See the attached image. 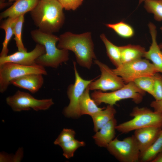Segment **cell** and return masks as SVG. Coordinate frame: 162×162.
I'll use <instances>...</instances> for the list:
<instances>
[{
	"mask_svg": "<svg viewBox=\"0 0 162 162\" xmlns=\"http://www.w3.org/2000/svg\"><path fill=\"white\" fill-rule=\"evenodd\" d=\"M117 123V120L114 118L96 132L93 138L96 145L100 147L106 148L114 139Z\"/></svg>",
	"mask_w": 162,
	"mask_h": 162,
	"instance_id": "17",
	"label": "cell"
},
{
	"mask_svg": "<svg viewBox=\"0 0 162 162\" xmlns=\"http://www.w3.org/2000/svg\"><path fill=\"white\" fill-rule=\"evenodd\" d=\"M7 104L13 111H28L31 109L38 111L49 109L54 104L52 99H38L29 93L18 90L13 95L7 97Z\"/></svg>",
	"mask_w": 162,
	"mask_h": 162,
	"instance_id": "9",
	"label": "cell"
},
{
	"mask_svg": "<svg viewBox=\"0 0 162 162\" xmlns=\"http://www.w3.org/2000/svg\"><path fill=\"white\" fill-rule=\"evenodd\" d=\"M112 70L122 78L125 84L133 82L135 79L141 77L152 76L158 72L153 64L149 60L142 58L122 64Z\"/></svg>",
	"mask_w": 162,
	"mask_h": 162,
	"instance_id": "7",
	"label": "cell"
},
{
	"mask_svg": "<svg viewBox=\"0 0 162 162\" xmlns=\"http://www.w3.org/2000/svg\"><path fill=\"white\" fill-rule=\"evenodd\" d=\"M46 53L44 46L37 44L31 52L18 51L11 55L0 57V65L7 62H11L25 66H32L36 64V59Z\"/></svg>",
	"mask_w": 162,
	"mask_h": 162,
	"instance_id": "12",
	"label": "cell"
},
{
	"mask_svg": "<svg viewBox=\"0 0 162 162\" xmlns=\"http://www.w3.org/2000/svg\"><path fill=\"white\" fill-rule=\"evenodd\" d=\"M130 116L133 118L117 125L116 129L122 133H127L141 128L156 127L162 128V114L146 107L136 106Z\"/></svg>",
	"mask_w": 162,
	"mask_h": 162,
	"instance_id": "4",
	"label": "cell"
},
{
	"mask_svg": "<svg viewBox=\"0 0 162 162\" xmlns=\"http://www.w3.org/2000/svg\"><path fill=\"white\" fill-rule=\"evenodd\" d=\"M75 132L73 129L64 128L54 142V144L59 145L74 139Z\"/></svg>",
	"mask_w": 162,
	"mask_h": 162,
	"instance_id": "30",
	"label": "cell"
},
{
	"mask_svg": "<svg viewBox=\"0 0 162 162\" xmlns=\"http://www.w3.org/2000/svg\"><path fill=\"white\" fill-rule=\"evenodd\" d=\"M133 82L140 88L153 96L154 82L153 76L141 77Z\"/></svg>",
	"mask_w": 162,
	"mask_h": 162,
	"instance_id": "28",
	"label": "cell"
},
{
	"mask_svg": "<svg viewBox=\"0 0 162 162\" xmlns=\"http://www.w3.org/2000/svg\"><path fill=\"white\" fill-rule=\"evenodd\" d=\"M148 27L152 39V43L149 50L146 51L144 57L151 61L158 72L162 74V51L157 41V30L153 23H149Z\"/></svg>",
	"mask_w": 162,
	"mask_h": 162,
	"instance_id": "13",
	"label": "cell"
},
{
	"mask_svg": "<svg viewBox=\"0 0 162 162\" xmlns=\"http://www.w3.org/2000/svg\"><path fill=\"white\" fill-rule=\"evenodd\" d=\"M85 145V143L84 141H80L74 139L59 146L62 149L63 155L66 158L69 159L74 156L75 152L78 148Z\"/></svg>",
	"mask_w": 162,
	"mask_h": 162,
	"instance_id": "27",
	"label": "cell"
},
{
	"mask_svg": "<svg viewBox=\"0 0 162 162\" xmlns=\"http://www.w3.org/2000/svg\"><path fill=\"white\" fill-rule=\"evenodd\" d=\"M105 25L107 27L112 29L122 38H129L134 35V31L133 28L123 21L115 23L106 24Z\"/></svg>",
	"mask_w": 162,
	"mask_h": 162,
	"instance_id": "24",
	"label": "cell"
},
{
	"mask_svg": "<svg viewBox=\"0 0 162 162\" xmlns=\"http://www.w3.org/2000/svg\"><path fill=\"white\" fill-rule=\"evenodd\" d=\"M22 14L17 17L13 24L14 35L18 51L21 52H27V49L23 45L22 39V31L23 25L24 21V16Z\"/></svg>",
	"mask_w": 162,
	"mask_h": 162,
	"instance_id": "25",
	"label": "cell"
},
{
	"mask_svg": "<svg viewBox=\"0 0 162 162\" xmlns=\"http://www.w3.org/2000/svg\"><path fill=\"white\" fill-rule=\"evenodd\" d=\"M63 9L58 0H39L30 14L39 29L53 34L58 31L64 23Z\"/></svg>",
	"mask_w": 162,
	"mask_h": 162,
	"instance_id": "1",
	"label": "cell"
},
{
	"mask_svg": "<svg viewBox=\"0 0 162 162\" xmlns=\"http://www.w3.org/2000/svg\"><path fill=\"white\" fill-rule=\"evenodd\" d=\"M153 76L154 82L152 96L155 100H160L162 99V75L157 72Z\"/></svg>",
	"mask_w": 162,
	"mask_h": 162,
	"instance_id": "29",
	"label": "cell"
},
{
	"mask_svg": "<svg viewBox=\"0 0 162 162\" xmlns=\"http://www.w3.org/2000/svg\"><path fill=\"white\" fill-rule=\"evenodd\" d=\"M116 112L113 106L108 104L104 109L91 116L94 123V131L97 132L114 118Z\"/></svg>",
	"mask_w": 162,
	"mask_h": 162,
	"instance_id": "20",
	"label": "cell"
},
{
	"mask_svg": "<svg viewBox=\"0 0 162 162\" xmlns=\"http://www.w3.org/2000/svg\"><path fill=\"white\" fill-rule=\"evenodd\" d=\"M64 9L75 10L82 4L83 0H58Z\"/></svg>",
	"mask_w": 162,
	"mask_h": 162,
	"instance_id": "31",
	"label": "cell"
},
{
	"mask_svg": "<svg viewBox=\"0 0 162 162\" xmlns=\"http://www.w3.org/2000/svg\"><path fill=\"white\" fill-rule=\"evenodd\" d=\"M144 7L148 13L153 14L155 20L162 21V0H146Z\"/></svg>",
	"mask_w": 162,
	"mask_h": 162,
	"instance_id": "26",
	"label": "cell"
},
{
	"mask_svg": "<svg viewBox=\"0 0 162 162\" xmlns=\"http://www.w3.org/2000/svg\"><path fill=\"white\" fill-rule=\"evenodd\" d=\"M100 38L105 46L107 55L110 61L116 68L118 67L122 64L119 46L112 43L104 33L100 34Z\"/></svg>",
	"mask_w": 162,
	"mask_h": 162,
	"instance_id": "22",
	"label": "cell"
},
{
	"mask_svg": "<svg viewBox=\"0 0 162 162\" xmlns=\"http://www.w3.org/2000/svg\"><path fill=\"white\" fill-rule=\"evenodd\" d=\"M145 93L133 82H131L111 92L95 90L91 94V97L98 106L102 103L113 106L118 101L128 99H131L135 103L139 104L142 101Z\"/></svg>",
	"mask_w": 162,
	"mask_h": 162,
	"instance_id": "5",
	"label": "cell"
},
{
	"mask_svg": "<svg viewBox=\"0 0 162 162\" xmlns=\"http://www.w3.org/2000/svg\"><path fill=\"white\" fill-rule=\"evenodd\" d=\"M106 148L110 153L120 162L140 161V152L133 135L122 140L116 137Z\"/></svg>",
	"mask_w": 162,
	"mask_h": 162,
	"instance_id": "8",
	"label": "cell"
},
{
	"mask_svg": "<svg viewBox=\"0 0 162 162\" xmlns=\"http://www.w3.org/2000/svg\"><path fill=\"white\" fill-rule=\"evenodd\" d=\"M16 0H8V2L9 3H11L13 2H14Z\"/></svg>",
	"mask_w": 162,
	"mask_h": 162,
	"instance_id": "37",
	"label": "cell"
},
{
	"mask_svg": "<svg viewBox=\"0 0 162 162\" xmlns=\"http://www.w3.org/2000/svg\"><path fill=\"white\" fill-rule=\"evenodd\" d=\"M73 65L75 82L74 84L70 85L68 88L67 93L70 103L68 106L64 108L63 112L67 117L77 118L81 116L79 106L80 99L86 88L95 79L90 80L83 79L77 71L75 62H73Z\"/></svg>",
	"mask_w": 162,
	"mask_h": 162,
	"instance_id": "10",
	"label": "cell"
},
{
	"mask_svg": "<svg viewBox=\"0 0 162 162\" xmlns=\"http://www.w3.org/2000/svg\"><path fill=\"white\" fill-rule=\"evenodd\" d=\"M6 0H0V9H2L4 8L6 5V3H5V2Z\"/></svg>",
	"mask_w": 162,
	"mask_h": 162,
	"instance_id": "34",
	"label": "cell"
},
{
	"mask_svg": "<svg viewBox=\"0 0 162 162\" xmlns=\"http://www.w3.org/2000/svg\"><path fill=\"white\" fill-rule=\"evenodd\" d=\"M119 47L122 64L141 58L146 52L145 48L140 45L129 44Z\"/></svg>",
	"mask_w": 162,
	"mask_h": 162,
	"instance_id": "18",
	"label": "cell"
},
{
	"mask_svg": "<svg viewBox=\"0 0 162 162\" xmlns=\"http://www.w3.org/2000/svg\"><path fill=\"white\" fill-rule=\"evenodd\" d=\"M150 106L154 109V111L162 114V99L152 101Z\"/></svg>",
	"mask_w": 162,
	"mask_h": 162,
	"instance_id": "32",
	"label": "cell"
},
{
	"mask_svg": "<svg viewBox=\"0 0 162 162\" xmlns=\"http://www.w3.org/2000/svg\"><path fill=\"white\" fill-rule=\"evenodd\" d=\"M43 75L36 74L25 75L12 80L10 84L28 90L32 93H35L39 90L44 84Z\"/></svg>",
	"mask_w": 162,
	"mask_h": 162,
	"instance_id": "15",
	"label": "cell"
},
{
	"mask_svg": "<svg viewBox=\"0 0 162 162\" xmlns=\"http://www.w3.org/2000/svg\"><path fill=\"white\" fill-rule=\"evenodd\" d=\"M94 62L99 68L101 75L99 78L90 83L88 87L89 90L113 91L121 88L125 85L122 78L116 74L112 69L97 59L94 60Z\"/></svg>",
	"mask_w": 162,
	"mask_h": 162,
	"instance_id": "11",
	"label": "cell"
},
{
	"mask_svg": "<svg viewBox=\"0 0 162 162\" xmlns=\"http://www.w3.org/2000/svg\"><path fill=\"white\" fill-rule=\"evenodd\" d=\"M59 38L57 46L58 48L71 51L80 66L88 69L91 68L93 59H96L91 32L77 34L66 32Z\"/></svg>",
	"mask_w": 162,
	"mask_h": 162,
	"instance_id": "2",
	"label": "cell"
},
{
	"mask_svg": "<svg viewBox=\"0 0 162 162\" xmlns=\"http://www.w3.org/2000/svg\"><path fill=\"white\" fill-rule=\"evenodd\" d=\"M16 18H7L2 22L0 24V28L4 30L5 31V36L2 43L0 57H4L8 56L9 52L8 45L12 35H14L13 24Z\"/></svg>",
	"mask_w": 162,
	"mask_h": 162,
	"instance_id": "23",
	"label": "cell"
},
{
	"mask_svg": "<svg viewBox=\"0 0 162 162\" xmlns=\"http://www.w3.org/2000/svg\"><path fill=\"white\" fill-rule=\"evenodd\" d=\"M89 90L87 87L81 96L79 102V110L80 115H88L92 116L105 108H100L91 98Z\"/></svg>",
	"mask_w": 162,
	"mask_h": 162,
	"instance_id": "19",
	"label": "cell"
},
{
	"mask_svg": "<svg viewBox=\"0 0 162 162\" xmlns=\"http://www.w3.org/2000/svg\"><path fill=\"white\" fill-rule=\"evenodd\" d=\"M162 152V128L155 141L147 149L140 153V161L151 162L160 152Z\"/></svg>",
	"mask_w": 162,
	"mask_h": 162,
	"instance_id": "21",
	"label": "cell"
},
{
	"mask_svg": "<svg viewBox=\"0 0 162 162\" xmlns=\"http://www.w3.org/2000/svg\"><path fill=\"white\" fill-rule=\"evenodd\" d=\"M46 75L44 67L36 64L25 66L11 62L0 65V92L3 93L7 90L12 80L25 75L33 74Z\"/></svg>",
	"mask_w": 162,
	"mask_h": 162,
	"instance_id": "6",
	"label": "cell"
},
{
	"mask_svg": "<svg viewBox=\"0 0 162 162\" xmlns=\"http://www.w3.org/2000/svg\"><path fill=\"white\" fill-rule=\"evenodd\" d=\"M162 128L149 127L134 130L133 135L140 152L147 149L157 139Z\"/></svg>",
	"mask_w": 162,
	"mask_h": 162,
	"instance_id": "14",
	"label": "cell"
},
{
	"mask_svg": "<svg viewBox=\"0 0 162 162\" xmlns=\"http://www.w3.org/2000/svg\"><path fill=\"white\" fill-rule=\"evenodd\" d=\"M30 34L33 40L37 44L43 45L46 50L45 54L36 59V64L56 69L61 64L69 60L68 50L59 49L56 46L59 37L53 34L45 33L38 29L32 30Z\"/></svg>",
	"mask_w": 162,
	"mask_h": 162,
	"instance_id": "3",
	"label": "cell"
},
{
	"mask_svg": "<svg viewBox=\"0 0 162 162\" xmlns=\"http://www.w3.org/2000/svg\"><path fill=\"white\" fill-rule=\"evenodd\" d=\"M159 46L161 50L162 51V42L160 43L159 44Z\"/></svg>",
	"mask_w": 162,
	"mask_h": 162,
	"instance_id": "36",
	"label": "cell"
},
{
	"mask_svg": "<svg viewBox=\"0 0 162 162\" xmlns=\"http://www.w3.org/2000/svg\"><path fill=\"white\" fill-rule=\"evenodd\" d=\"M39 0H16L12 5L0 13V19L8 17L16 18L31 11Z\"/></svg>",
	"mask_w": 162,
	"mask_h": 162,
	"instance_id": "16",
	"label": "cell"
},
{
	"mask_svg": "<svg viewBox=\"0 0 162 162\" xmlns=\"http://www.w3.org/2000/svg\"><path fill=\"white\" fill-rule=\"evenodd\" d=\"M151 162H162V152L159 153Z\"/></svg>",
	"mask_w": 162,
	"mask_h": 162,
	"instance_id": "33",
	"label": "cell"
},
{
	"mask_svg": "<svg viewBox=\"0 0 162 162\" xmlns=\"http://www.w3.org/2000/svg\"><path fill=\"white\" fill-rule=\"evenodd\" d=\"M146 0H139V5L140 4L143 2H145Z\"/></svg>",
	"mask_w": 162,
	"mask_h": 162,
	"instance_id": "35",
	"label": "cell"
},
{
	"mask_svg": "<svg viewBox=\"0 0 162 162\" xmlns=\"http://www.w3.org/2000/svg\"><path fill=\"white\" fill-rule=\"evenodd\" d=\"M160 30H161V32H162V26H161L160 27Z\"/></svg>",
	"mask_w": 162,
	"mask_h": 162,
	"instance_id": "38",
	"label": "cell"
}]
</instances>
